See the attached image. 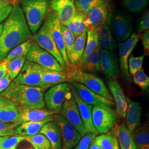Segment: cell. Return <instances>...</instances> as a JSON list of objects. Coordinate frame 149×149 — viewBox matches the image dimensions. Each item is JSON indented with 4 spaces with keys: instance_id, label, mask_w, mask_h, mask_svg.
Segmentation results:
<instances>
[{
    "instance_id": "31",
    "label": "cell",
    "mask_w": 149,
    "mask_h": 149,
    "mask_svg": "<svg viewBox=\"0 0 149 149\" xmlns=\"http://www.w3.org/2000/svg\"><path fill=\"white\" fill-rule=\"evenodd\" d=\"M84 20L85 15L77 10L75 15L69 22L66 24L65 26L74 34L75 37H76L82 33L87 31Z\"/></svg>"
},
{
    "instance_id": "55",
    "label": "cell",
    "mask_w": 149,
    "mask_h": 149,
    "mask_svg": "<svg viewBox=\"0 0 149 149\" xmlns=\"http://www.w3.org/2000/svg\"><path fill=\"white\" fill-rule=\"evenodd\" d=\"M2 28H3V23H0V35H1V33L2 30Z\"/></svg>"
},
{
    "instance_id": "16",
    "label": "cell",
    "mask_w": 149,
    "mask_h": 149,
    "mask_svg": "<svg viewBox=\"0 0 149 149\" xmlns=\"http://www.w3.org/2000/svg\"><path fill=\"white\" fill-rule=\"evenodd\" d=\"M69 82L74 88L80 98L88 104L93 106L110 107L114 105L113 102L109 101L104 97L90 90L85 86L73 81Z\"/></svg>"
},
{
    "instance_id": "60",
    "label": "cell",
    "mask_w": 149,
    "mask_h": 149,
    "mask_svg": "<svg viewBox=\"0 0 149 149\" xmlns=\"http://www.w3.org/2000/svg\"><path fill=\"white\" fill-rule=\"evenodd\" d=\"M72 1H74V0H72Z\"/></svg>"
},
{
    "instance_id": "10",
    "label": "cell",
    "mask_w": 149,
    "mask_h": 149,
    "mask_svg": "<svg viewBox=\"0 0 149 149\" xmlns=\"http://www.w3.org/2000/svg\"><path fill=\"white\" fill-rule=\"evenodd\" d=\"M52 118L53 121L58 124L60 129L62 140L61 149H72L81 138L80 134L61 114H53Z\"/></svg>"
},
{
    "instance_id": "48",
    "label": "cell",
    "mask_w": 149,
    "mask_h": 149,
    "mask_svg": "<svg viewBox=\"0 0 149 149\" xmlns=\"http://www.w3.org/2000/svg\"><path fill=\"white\" fill-rule=\"evenodd\" d=\"M11 82L12 80L8 74L0 80V93L5 90Z\"/></svg>"
},
{
    "instance_id": "37",
    "label": "cell",
    "mask_w": 149,
    "mask_h": 149,
    "mask_svg": "<svg viewBox=\"0 0 149 149\" xmlns=\"http://www.w3.org/2000/svg\"><path fill=\"white\" fill-rule=\"evenodd\" d=\"M114 136L115 135L108 133L102 134L96 136L94 141L102 149H114Z\"/></svg>"
},
{
    "instance_id": "34",
    "label": "cell",
    "mask_w": 149,
    "mask_h": 149,
    "mask_svg": "<svg viewBox=\"0 0 149 149\" xmlns=\"http://www.w3.org/2000/svg\"><path fill=\"white\" fill-rule=\"evenodd\" d=\"M25 140L29 142L33 146L39 149H52V145L47 137L43 134L39 133L24 136Z\"/></svg>"
},
{
    "instance_id": "21",
    "label": "cell",
    "mask_w": 149,
    "mask_h": 149,
    "mask_svg": "<svg viewBox=\"0 0 149 149\" xmlns=\"http://www.w3.org/2000/svg\"><path fill=\"white\" fill-rule=\"evenodd\" d=\"M59 112L51 111L50 109H44L43 108L24 109L18 112L17 119L14 124L16 127L22 123L40 121L48 116L59 114Z\"/></svg>"
},
{
    "instance_id": "57",
    "label": "cell",
    "mask_w": 149,
    "mask_h": 149,
    "mask_svg": "<svg viewBox=\"0 0 149 149\" xmlns=\"http://www.w3.org/2000/svg\"><path fill=\"white\" fill-rule=\"evenodd\" d=\"M11 1H12L13 2H15V3H16V2H15V0H11Z\"/></svg>"
},
{
    "instance_id": "62",
    "label": "cell",
    "mask_w": 149,
    "mask_h": 149,
    "mask_svg": "<svg viewBox=\"0 0 149 149\" xmlns=\"http://www.w3.org/2000/svg\"><path fill=\"white\" fill-rule=\"evenodd\" d=\"M0 1H1V0H0Z\"/></svg>"
},
{
    "instance_id": "46",
    "label": "cell",
    "mask_w": 149,
    "mask_h": 149,
    "mask_svg": "<svg viewBox=\"0 0 149 149\" xmlns=\"http://www.w3.org/2000/svg\"><path fill=\"white\" fill-rule=\"evenodd\" d=\"M149 28V12L147 11L141 18L139 22L138 32V33H142L147 30Z\"/></svg>"
},
{
    "instance_id": "18",
    "label": "cell",
    "mask_w": 149,
    "mask_h": 149,
    "mask_svg": "<svg viewBox=\"0 0 149 149\" xmlns=\"http://www.w3.org/2000/svg\"><path fill=\"white\" fill-rule=\"evenodd\" d=\"M100 70L107 77L115 79L119 72L117 55L112 52L101 49Z\"/></svg>"
},
{
    "instance_id": "53",
    "label": "cell",
    "mask_w": 149,
    "mask_h": 149,
    "mask_svg": "<svg viewBox=\"0 0 149 149\" xmlns=\"http://www.w3.org/2000/svg\"><path fill=\"white\" fill-rule=\"evenodd\" d=\"M114 149H120L117 136H116V135H115V136H114Z\"/></svg>"
},
{
    "instance_id": "12",
    "label": "cell",
    "mask_w": 149,
    "mask_h": 149,
    "mask_svg": "<svg viewBox=\"0 0 149 149\" xmlns=\"http://www.w3.org/2000/svg\"><path fill=\"white\" fill-rule=\"evenodd\" d=\"M33 39L39 46L47 51L48 53L51 54L58 60L59 64L61 65L64 69H66V66L61 54L50 36L48 28L44 23L37 32L34 34Z\"/></svg>"
},
{
    "instance_id": "14",
    "label": "cell",
    "mask_w": 149,
    "mask_h": 149,
    "mask_svg": "<svg viewBox=\"0 0 149 149\" xmlns=\"http://www.w3.org/2000/svg\"><path fill=\"white\" fill-rule=\"evenodd\" d=\"M140 36L133 33L127 40L119 44V55L120 69L125 80L131 82L130 74L128 70V60L134 49L139 42Z\"/></svg>"
},
{
    "instance_id": "47",
    "label": "cell",
    "mask_w": 149,
    "mask_h": 149,
    "mask_svg": "<svg viewBox=\"0 0 149 149\" xmlns=\"http://www.w3.org/2000/svg\"><path fill=\"white\" fill-rule=\"evenodd\" d=\"M142 44L143 46L144 54L149 55V31L147 30L144 32V33L141 37Z\"/></svg>"
},
{
    "instance_id": "40",
    "label": "cell",
    "mask_w": 149,
    "mask_h": 149,
    "mask_svg": "<svg viewBox=\"0 0 149 149\" xmlns=\"http://www.w3.org/2000/svg\"><path fill=\"white\" fill-rule=\"evenodd\" d=\"M123 3L133 13H139L144 10L148 5L149 0H122Z\"/></svg>"
},
{
    "instance_id": "24",
    "label": "cell",
    "mask_w": 149,
    "mask_h": 149,
    "mask_svg": "<svg viewBox=\"0 0 149 149\" xmlns=\"http://www.w3.org/2000/svg\"><path fill=\"white\" fill-rule=\"evenodd\" d=\"M42 74L41 88L44 90L59 84L69 82L65 71H54L40 67Z\"/></svg>"
},
{
    "instance_id": "35",
    "label": "cell",
    "mask_w": 149,
    "mask_h": 149,
    "mask_svg": "<svg viewBox=\"0 0 149 149\" xmlns=\"http://www.w3.org/2000/svg\"><path fill=\"white\" fill-rule=\"evenodd\" d=\"M26 56H21L6 62L7 74L10 76L11 80H14L19 74L26 60Z\"/></svg>"
},
{
    "instance_id": "26",
    "label": "cell",
    "mask_w": 149,
    "mask_h": 149,
    "mask_svg": "<svg viewBox=\"0 0 149 149\" xmlns=\"http://www.w3.org/2000/svg\"><path fill=\"white\" fill-rule=\"evenodd\" d=\"M52 120V116H48L40 121L22 123L15 128V134L23 136L37 134L46 123Z\"/></svg>"
},
{
    "instance_id": "15",
    "label": "cell",
    "mask_w": 149,
    "mask_h": 149,
    "mask_svg": "<svg viewBox=\"0 0 149 149\" xmlns=\"http://www.w3.org/2000/svg\"><path fill=\"white\" fill-rule=\"evenodd\" d=\"M108 16V6L106 1L94 7L85 15L84 22L87 29L104 25L107 23Z\"/></svg>"
},
{
    "instance_id": "32",
    "label": "cell",
    "mask_w": 149,
    "mask_h": 149,
    "mask_svg": "<svg viewBox=\"0 0 149 149\" xmlns=\"http://www.w3.org/2000/svg\"><path fill=\"white\" fill-rule=\"evenodd\" d=\"M34 42V41L32 38V39H28L12 48L7 54V56L3 60V61L8 62L16 58L26 56Z\"/></svg>"
},
{
    "instance_id": "23",
    "label": "cell",
    "mask_w": 149,
    "mask_h": 149,
    "mask_svg": "<svg viewBox=\"0 0 149 149\" xmlns=\"http://www.w3.org/2000/svg\"><path fill=\"white\" fill-rule=\"evenodd\" d=\"M100 47L86 56H82L77 63L74 65H70L74 69L85 72H96L100 71Z\"/></svg>"
},
{
    "instance_id": "45",
    "label": "cell",
    "mask_w": 149,
    "mask_h": 149,
    "mask_svg": "<svg viewBox=\"0 0 149 149\" xmlns=\"http://www.w3.org/2000/svg\"><path fill=\"white\" fill-rule=\"evenodd\" d=\"M14 123H7L0 121V136H6L15 135Z\"/></svg>"
},
{
    "instance_id": "4",
    "label": "cell",
    "mask_w": 149,
    "mask_h": 149,
    "mask_svg": "<svg viewBox=\"0 0 149 149\" xmlns=\"http://www.w3.org/2000/svg\"><path fill=\"white\" fill-rule=\"evenodd\" d=\"M66 69H68L66 72L70 81H73L81 84L107 100L114 101L111 92L100 78L87 72L74 69L70 65Z\"/></svg>"
},
{
    "instance_id": "29",
    "label": "cell",
    "mask_w": 149,
    "mask_h": 149,
    "mask_svg": "<svg viewBox=\"0 0 149 149\" xmlns=\"http://www.w3.org/2000/svg\"><path fill=\"white\" fill-rule=\"evenodd\" d=\"M136 149H149V125L145 123L132 133Z\"/></svg>"
},
{
    "instance_id": "41",
    "label": "cell",
    "mask_w": 149,
    "mask_h": 149,
    "mask_svg": "<svg viewBox=\"0 0 149 149\" xmlns=\"http://www.w3.org/2000/svg\"><path fill=\"white\" fill-rule=\"evenodd\" d=\"M145 55L143 54L141 56L135 57L133 55H130L128 60V70L130 74L133 76L139 70L142 69Z\"/></svg>"
},
{
    "instance_id": "54",
    "label": "cell",
    "mask_w": 149,
    "mask_h": 149,
    "mask_svg": "<svg viewBox=\"0 0 149 149\" xmlns=\"http://www.w3.org/2000/svg\"><path fill=\"white\" fill-rule=\"evenodd\" d=\"M8 136H0V144L1 143V142H2L3 140H5L6 138H7Z\"/></svg>"
},
{
    "instance_id": "44",
    "label": "cell",
    "mask_w": 149,
    "mask_h": 149,
    "mask_svg": "<svg viewBox=\"0 0 149 149\" xmlns=\"http://www.w3.org/2000/svg\"><path fill=\"white\" fill-rule=\"evenodd\" d=\"M97 135L95 133H86L80 139V141L74 149H89L91 144Z\"/></svg>"
},
{
    "instance_id": "8",
    "label": "cell",
    "mask_w": 149,
    "mask_h": 149,
    "mask_svg": "<svg viewBox=\"0 0 149 149\" xmlns=\"http://www.w3.org/2000/svg\"><path fill=\"white\" fill-rule=\"evenodd\" d=\"M27 60L38 64L45 69L54 71H65L58 60L51 54L43 49L34 42L27 54Z\"/></svg>"
},
{
    "instance_id": "19",
    "label": "cell",
    "mask_w": 149,
    "mask_h": 149,
    "mask_svg": "<svg viewBox=\"0 0 149 149\" xmlns=\"http://www.w3.org/2000/svg\"><path fill=\"white\" fill-rule=\"evenodd\" d=\"M107 84L112 93L113 100L115 101L117 116L124 119L125 118L128 104L127 97L121 86L117 80L114 79H109L107 81Z\"/></svg>"
},
{
    "instance_id": "20",
    "label": "cell",
    "mask_w": 149,
    "mask_h": 149,
    "mask_svg": "<svg viewBox=\"0 0 149 149\" xmlns=\"http://www.w3.org/2000/svg\"><path fill=\"white\" fill-rule=\"evenodd\" d=\"M70 88L77 104L86 132H92L96 134L92 119V109L93 106L88 104L80 98L74 87L71 84H70Z\"/></svg>"
},
{
    "instance_id": "7",
    "label": "cell",
    "mask_w": 149,
    "mask_h": 149,
    "mask_svg": "<svg viewBox=\"0 0 149 149\" xmlns=\"http://www.w3.org/2000/svg\"><path fill=\"white\" fill-rule=\"evenodd\" d=\"M43 23L48 28L50 36L52 38L54 43L56 45L61 54L66 68L69 66L70 64L64 43L63 35L61 28V23L55 13L52 10L48 11V14Z\"/></svg>"
},
{
    "instance_id": "11",
    "label": "cell",
    "mask_w": 149,
    "mask_h": 149,
    "mask_svg": "<svg viewBox=\"0 0 149 149\" xmlns=\"http://www.w3.org/2000/svg\"><path fill=\"white\" fill-rule=\"evenodd\" d=\"M18 84L41 87L42 74L40 66L29 60H26L19 74L13 80Z\"/></svg>"
},
{
    "instance_id": "38",
    "label": "cell",
    "mask_w": 149,
    "mask_h": 149,
    "mask_svg": "<svg viewBox=\"0 0 149 149\" xmlns=\"http://www.w3.org/2000/svg\"><path fill=\"white\" fill-rule=\"evenodd\" d=\"M106 0H74V3L77 10L86 14L88 12Z\"/></svg>"
},
{
    "instance_id": "17",
    "label": "cell",
    "mask_w": 149,
    "mask_h": 149,
    "mask_svg": "<svg viewBox=\"0 0 149 149\" xmlns=\"http://www.w3.org/2000/svg\"><path fill=\"white\" fill-rule=\"evenodd\" d=\"M49 7L56 15L61 24L64 26L73 17L77 11L72 0H50Z\"/></svg>"
},
{
    "instance_id": "9",
    "label": "cell",
    "mask_w": 149,
    "mask_h": 149,
    "mask_svg": "<svg viewBox=\"0 0 149 149\" xmlns=\"http://www.w3.org/2000/svg\"><path fill=\"white\" fill-rule=\"evenodd\" d=\"M59 113L78 131L81 137L86 133L78 107L70 88L66 95L65 101Z\"/></svg>"
},
{
    "instance_id": "56",
    "label": "cell",
    "mask_w": 149,
    "mask_h": 149,
    "mask_svg": "<svg viewBox=\"0 0 149 149\" xmlns=\"http://www.w3.org/2000/svg\"><path fill=\"white\" fill-rule=\"evenodd\" d=\"M119 148H120V149H124L123 148V147L122 145L121 144H120L119 143Z\"/></svg>"
},
{
    "instance_id": "50",
    "label": "cell",
    "mask_w": 149,
    "mask_h": 149,
    "mask_svg": "<svg viewBox=\"0 0 149 149\" xmlns=\"http://www.w3.org/2000/svg\"><path fill=\"white\" fill-rule=\"evenodd\" d=\"M7 74V63L3 61L0 63V80Z\"/></svg>"
},
{
    "instance_id": "36",
    "label": "cell",
    "mask_w": 149,
    "mask_h": 149,
    "mask_svg": "<svg viewBox=\"0 0 149 149\" xmlns=\"http://www.w3.org/2000/svg\"><path fill=\"white\" fill-rule=\"evenodd\" d=\"M98 47V37L96 28L88 29L86 32L85 47L83 56H86L92 53Z\"/></svg>"
},
{
    "instance_id": "1",
    "label": "cell",
    "mask_w": 149,
    "mask_h": 149,
    "mask_svg": "<svg viewBox=\"0 0 149 149\" xmlns=\"http://www.w3.org/2000/svg\"><path fill=\"white\" fill-rule=\"evenodd\" d=\"M32 38L21 7L14 3L10 15L3 23L0 35V61H3L12 48Z\"/></svg>"
},
{
    "instance_id": "6",
    "label": "cell",
    "mask_w": 149,
    "mask_h": 149,
    "mask_svg": "<svg viewBox=\"0 0 149 149\" xmlns=\"http://www.w3.org/2000/svg\"><path fill=\"white\" fill-rule=\"evenodd\" d=\"M92 119L97 135L108 133L117 123V114L112 108L93 106Z\"/></svg>"
},
{
    "instance_id": "13",
    "label": "cell",
    "mask_w": 149,
    "mask_h": 149,
    "mask_svg": "<svg viewBox=\"0 0 149 149\" xmlns=\"http://www.w3.org/2000/svg\"><path fill=\"white\" fill-rule=\"evenodd\" d=\"M70 90V85L63 82L51 87L44 95L45 104L49 109L59 112L63 105L65 96Z\"/></svg>"
},
{
    "instance_id": "58",
    "label": "cell",
    "mask_w": 149,
    "mask_h": 149,
    "mask_svg": "<svg viewBox=\"0 0 149 149\" xmlns=\"http://www.w3.org/2000/svg\"><path fill=\"white\" fill-rule=\"evenodd\" d=\"M34 149H39L37 148H36V147H34Z\"/></svg>"
},
{
    "instance_id": "3",
    "label": "cell",
    "mask_w": 149,
    "mask_h": 149,
    "mask_svg": "<svg viewBox=\"0 0 149 149\" xmlns=\"http://www.w3.org/2000/svg\"><path fill=\"white\" fill-rule=\"evenodd\" d=\"M21 8L27 24L34 34L39 29L48 14L49 0H21Z\"/></svg>"
},
{
    "instance_id": "30",
    "label": "cell",
    "mask_w": 149,
    "mask_h": 149,
    "mask_svg": "<svg viewBox=\"0 0 149 149\" xmlns=\"http://www.w3.org/2000/svg\"><path fill=\"white\" fill-rule=\"evenodd\" d=\"M86 32L87 31L82 33L75 38L71 53L68 58L70 65H76L84 55L86 40Z\"/></svg>"
},
{
    "instance_id": "2",
    "label": "cell",
    "mask_w": 149,
    "mask_h": 149,
    "mask_svg": "<svg viewBox=\"0 0 149 149\" xmlns=\"http://www.w3.org/2000/svg\"><path fill=\"white\" fill-rule=\"evenodd\" d=\"M44 91L39 87L18 84L13 81L0 96L10 100L19 112L27 109L44 108Z\"/></svg>"
},
{
    "instance_id": "39",
    "label": "cell",
    "mask_w": 149,
    "mask_h": 149,
    "mask_svg": "<svg viewBox=\"0 0 149 149\" xmlns=\"http://www.w3.org/2000/svg\"><path fill=\"white\" fill-rule=\"evenodd\" d=\"M61 28L63 35L64 43L66 49L68 57L69 58L70 54L71 53L76 37L74 34L65 26L61 24Z\"/></svg>"
},
{
    "instance_id": "43",
    "label": "cell",
    "mask_w": 149,
    "mask_h": 149,
    "mask_svg": "<svg viewBox=\"0 0 149 149\" xmlns=\"http://www.w3.org/2000/svg\"><path fill=\"white\" fill-rule=\"evenodd\" d=\"M23 140H25V138L23 136H9L1 142L0 149H16L17 145Z\"/></svg>"
},
{
    "instance_id": "27",
    "label": "cell",
    "mask_w": 149,
    "mask_h": 149,
    "mask_svg": "<svg viewBox=\"0 0 149 149\" xmlns=\"http://www.w3.org/2000/svg\"><path fill=\"white\" fill-rule=\"evenodd\" d=\"M39 133L45 135L50 142L52 149H61L62 140L60 129L54 121L46 123Z\"/></svg>"
},
{
    "instance_id": "25",
    "label": "cell",
    "mask_w": 149,
    "mask_h": 149,
    "mask_svg": "<svg viewBox=\"0 0 149 149\" xmlns=\"http://www.w3.org/2000/svg\"><path fill=\"white\" fill-rule=\"evenodd\" d=\"M96 32L98 47L112 52L116 50L117 48L116 41L107 23L102 26L96 28Z\"/></svg>"
},
{
    "instance_id": "33",
    "label": "cell",
    "mask_w": 149,
    "mask_h": 149,
    "mask_svg": "<svg viewBox=\"0 0 149 149\" xmlns=\"http://www.w3.org/2000/svg\"><path fill=\"white\" fill-rule=\"evenodd\" d=\"M117 137L119 143L124 149H136L132 135L129 132L125 123H123L119 127Z\"/></svg>"
},
{
    "instance_id": "52",
    "label": "cell",
    "mask_w": 149,
    "mask_h": 149,
    "mask_svg": "<svg viewBox=\"0 0 149 149\" xmlns=\"http://www.w3.org/2000/svg\"><path fill=\"white\" fill-rule=\"evenodd\" d=\"M89 149H102L101 148L96 144V143L94 141V140L92 142L89 148Z\"/></svg>"
},
{
    "instance_id": "28",
    "label": "cell",
    "mask_w": 149,
    "mask_h": 149,
    "mask_svg": "<svg viewBox=\"0 0 149 149\" xmlns=\"http://www.w3.org/2000/svg\"><path fill=\"white\" fill-rule=\"evenodd\" d=\"M18 116V111L15 104L5 97L0 96V121L15 123Z\"/></svg>"
},
{
    "instance_id": "49",
    "label": "cell",
    "mask_w": 149,
    "mask_h": 149,
    "mask_svg": "<svg viewBox=\"0 0 149 149\" xmlns=\"http://www.w3.org/2000/svg\"><path fill=\"white\" fill-rule=\"evenodd\" d=\"M12 5L8 6L0 10V23L4 21L10 15L12 9Z\"/></svg>"
},
{
    "instance_id": "59",
    "label": "cell",
    "mask_w": 149,
    "mask_h": 149,
    "mask_svg": "<svg viewBox=\"0 0 149 149\" xmlns=\"http://www.w3.org/2000/svg\"><path fill=\"white\" fill-rule=\"evenodd\" d=\"M18 1V0H15V2H16V1Z\"/></svg>"
},
{
    "instance_id": "5",
    "label": "cell",
    "mask_w": 149,
    "mask_h": 149,
    "mask_svg": "<svg viewBox=\"0 0 149 149\" xmlns=\"http://www.w3.org/2000/svg\"><path fill=\"white\" fill-rule=\"evenodd\" d=\"M107 24L119 42L127 40L132 33V18L120 11H115L108 14Z\"/></svg>"
},
{
    "instance_id": "42",
    "label": "cell",
    "mask_w": 149,
    "mask_h": 149,
    "mask_svg": "<svg viewBox=\"0 0 149 149\" xmlns=\"http://www.w3.org/2000/svg\"><path fill=\"white\" fill-rule=\"evenodd\" d=\"M133 80L134 84L138 86L142 91H145L149 87V76L145 74L143 69H141L134 74Z\"/></svg>"
},
{
    "instance_id": "22",
    "label": "cell",
    "mask_w": 149,
    "mask_h": 149,
    "mask_svg": "<svg viewBox=\"0 0 149 149\" xmlns=\"http://www.w3.org/2000/svg\"><path fill=\"white\" fill-rule=\"evenodd\" d=\"M127 109L126 112V125L129 132L132 134L141 124L142 108L140 104L127 97Z\"/></svg>"
},
{
    "instance_id": "61",
    "label": "cell",
    "mask_w": 149,
    "mask_h": 149,
    "mask_svg": "<svg viewBox=\"0 0 149 149\" xmlns=\"http://www.w3.org/2000/svg\"></svg>"
},
{
    "instance_id": "51",
    "label": "cell",
    "mask_w": 149,
    "mask_h": 149,
    "mask_svg": "<svg viewBox=\"0 0 149 149\" xmlns=\"http://www.w3.org/2000/svg\"><path fill=\"white\" fill-rule=\"evenodd\" d=\"M12 3L13 2L11 0H1L0 1V10L7 6L12 5Z\"/></svg>"
}]
</instances>
